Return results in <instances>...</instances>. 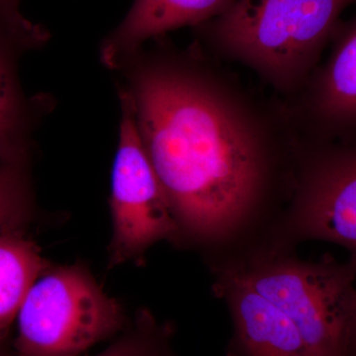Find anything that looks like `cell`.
Returning a JSON list of instances; mask_svg holds the SVG:
<instances>
[{
	"mask_svg": "<svg viewBox=\"0 0 356 356\" xmlns=\"http://www.w3.org/2000/svg\"><path fill=\"white\" fill-rule=\"evenodd\" d=\"M236 270L289 320L311 356H353L356 266L332 259L262 261Z\"/></svg>",
	"mask_w": 356,
	"mask_h": 356,
	"instance_id": "cell-4",
	"label": "cell"
},
{
	"mask_svg": "<svg viewBox=\"0 0 356 356\" xmlns=\"http://www.w3.org/2000/svg\"><path fill=\"white\" fill-rule=\"evenodd\" d=\"M235 0H135L126 17L103 41L102 60L117 69L145 42L185 27L216 19Z\"/></svg>",
	"mask_w": 356,
	"mask_h": 356,
	"instance_id": "cell-8",
	"label": "cell"
},
{
	"mask_svg": "<svg viewBox=\"0 0 356 356\" xmlns=\"http://www.w3.org/2000/svg\"><path fill=\"white\" fill-rule=\"evenodd\" d=\"M0 356H15L14 353H9L6 350V346H0Z\"/></svg>",
	"mask_w": 356,
	"mask_h": 356,
	"instance_id": "cell-16",
	"label": "cell"
},
{
	"mask_svg": "<svg viewBox=\"0 0 356 356\" xmlns=\"http://www.w3.org/2000/svg\"><path fill=\"white\" fill-rule=\"evenodd\" d=\"M23 229L0 232V346L33 283L49 266L38 245Z\"/></svg>",
	"mask_w": 356,
	"mask_h": 356,
	"instance_id": "cell-10",
	"label": "cell"
},
{
	"mask_svg": "<svg viewBox=\"0 0 356 356\" xmlns=\"http://www.w3.org/2000/svg\"><path fill=\"white\" fill-rule=\"evenodd\" d=\"M351 353H353V356H356V302L353 318V327H351Z\"/></svg>",
	"mask_w": 356,
	"mask_h": 356,
	"instance_id": "cell-15",
	"label": "cell"
},
{
	"mask_svg": "<svg viewBox=\"0 0 356 356\" xmlns=\"http://www.w3.org/2000/svg\"><path fill=\"white\" fill-rule=\"evenodd\" d=\"M293 225L304 238L348 248L356 266V146L321 154L303 182Z\"/></svg>",
	"mask_w": 356,
	"mask_h": 356,
	"instance_id": "cell-6",
	"label": "cell"
},
{
	"mask_svg": "<svg viewBox=\"0 0 356 356\" xmlns=\"http://www.w3.org/2000/svg\"><path fill=\"white\" fill-rule=\"evenodd\" d=\"M15 356H81L125 329L128 318L81 264L40 274L18 312Z\"/></svg>",
	"mask_w": 356,
	"mask_h": 356,
	"instance_id": "cell-3",
	"label": "cell"
},
{
	"mask_svg": "<svg viewBox=\"0 0 356 356\" xmlns=\"http://www.w3.org/2000/svg\"><path fill=\"white\" fill-rule=\"evenodd\" d=\"M26 126L24 98L6 40L0 36V161L23 165Z\"/></svg>",
	"mask_w": 356,
	"mask_h": 356,
	"instance_id": "cell-11",
	"label": "cell"
},
{
	"mask_svg": "<svg viewBox=\"0 0 356 356\" xmlns=\"http://www.w3.org/2000/svg\"><path fill=\"white\" fill-rule=\"evenodd\" d=\"M120 95L122 119L110 196L109 268L142 261L152 245L180 231L140 140L131 103L123 91Z\"/></svg>",
	"mask_w": 356,
	"mask_h": 356,
	"instance_id": "cell-5",
	"label": "cell"
},
{
	"mask_svg": "<svg viewBox=\"0 0 356 356\" xmlns=\"http://www.w3.org/2000/svg\"><path fill=\"white\" fill-rule=\"evenodd\" d=\"M122 91L179 229L206 242L234 233L266 178L254 120L214 81L172 63L138 65Z\"/></svg>",
	"mask_w": 356,
	"mask_h": 356,
	"instance_id": "cell-1",
	"label": "cell"
},
{
	"mask_svg": "<svg viewBox=\"0 0 356 356\" xmlns=\"http://www.w3.org/2000/svg\"><path fill=\"white\" fill-rule=\"evenodd\" d=\"M218 292L226 299L241 356H311L289 320L234 268L220 273Z\"/></svg>",
	"mask_w": 356,
	"mask_h": 356,
	"instance_id": "cell-7",
	"label": "cell"
},
{
	"mask_svg": "<svg viewBox=\"0 0 356 356\" xmlns=\"http://www.w3.org/2000/svg\"><path fill=\"white\" fill-rule=\"evenodd\" d=\"M356 0H235L210 21L222 50L288 88L317 62L343 11Z\"/></svg>",
	"mask_w": 356,
	"mask_h": 356,
	"instance_id": "cell-2",
	"label": "cell"
},
{
	"mask_svg": "<svg viewBox=\"0 0 356 356\" xmlns=\"http://www.w3.org/2000/svg\"><path fill=\"white\" fill-rule=\"evenodd\" d=\"M30 208L23 165L0 161V232L24 229Z\"/></svg>",
	"mask_w": 356,
	"mask_h": 356,
	"instance_id": "cell-13",
	"label": "cell"
},
{
	"mask_svg": "<svg viewBox=\"0 0 356 356\" xmlns=\"http://www.w3.org/2000/svg\"><path fill=\"white\" fill-rule=\"evenodd\" d=\"M172 331L159 324L147 310H140L127 331L109 348L95 356H175Z\"/></svg>",
	"mask_w": 356,
	"mask_h": 356,
	"instance_id": "cell-12",
	"label": "cell"
},
{
	"mask_svg": "<svg viewBox=\"0 0 356 356\" xmlns=\"http://www.w3.org/2000/svg\"><path fill=\"white\" fill-rule=\"evenodd\" d=\"M314 108L330 127H356V17L339 35L318 76Z\"/></svg>",
	"mask_w": 356,
	"mask_h": 356,
	"instance_id": "cell-9",
	"label": "cell"
},
{
	"mask_svg": "<svg viewBox=\"0 0 356 356\" xmlns=\"http://www.w3.org/2000/svg\"><path fill=\"white\" fill-rule=\"evenodd\" d=\"M18 0H0V17L4 20H17L20 15L17 13Z\"/></svg>",
	"mask_w": 356,
	"mask_h": 356,
	"instance_id": "cell-14",
	"label": "cell"
}]
</instances>
